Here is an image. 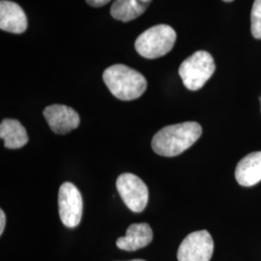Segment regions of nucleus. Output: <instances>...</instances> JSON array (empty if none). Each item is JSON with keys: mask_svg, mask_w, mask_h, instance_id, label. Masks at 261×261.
Masks as SVG:
<instances>
[{"mask_svg": "<svg viewBox=\"0 0 261 261\" xmlns=\"http://www.w3.org/2000/svg\"><path fill=\"white\" fill-rule=\"evenodd\" d=\"M251 30L255 39H261V0H254L251 14Z\"/></svg>", "mask_w": 261, "mask_h": 261, "instance_id": "4468645a", "label": "nucleus"}, {"mask_svg": "<svg viewBox=\"0 0 261 261\" xmlns=\"http://www.w3.org/2000/svg\"><path fill=\"white\" fill-rule=\"evenodd\" d=\"M152 0H115L111 8L113 19L128 22L139 18L149 7Z\"/></svg>", "mask_w": 261, "mask_h": 261, "instance_id": "f8f14e48", "label": "nucleus"}, {"mask_svg": "<svg viewBox=\"0 0 261 261\" xmlns=\"http://www.w3.org/2000/svg\"><path fill=\"white\" fill-rule=\"evenodd\" d=\"M153 239V231L148 224H130L126 235L116 241V246L123 251L134 252L148 246Z\"/></svg>", "mask_w": 261, "mask_h": 261, "instance_id": "9d476101", "label": "nucleus"}, {"mask_svg": "<svg viewBox=\"0 0 261 261\" xmlns=\"http://www.w3.org/2000/svg\"><path fill=\"white\" fill-rule=\"evenodd\" d=\"M83 196L79 189L70 182L63 183L58 193V209L62 224L73 228L77 226L83 217Z\"/></svg>", "mask_w": 261, "mask_h": 261, "instance_id": "423d86ee", "label": "nucleus"}, {"mask_svg": "<svg viewBox=\"0 0 261 261\" xmlns=\"http://www.w3.org/2000/svg\"><path fill=\"white\" fill-rule=\"evenodd\" d=\"M130 261H145V260H143V259H134V260H130Z\"/></svg>", "mask_w": 261, "mask_h": 261, "instance_id": "a211bd4d", "label": "nucleus"}, {"mask_svg": "<svg viewBox=\"0 0 261 261\" xmlns=\"http://www.w3.org/2000/svg\"><path fill=\"white\" fill-rule=\"evenodd\" d=\"M44 116L49 128L57 135H66L80 125V115L70 107L64 105H51L44 111Z\"/></svg>", "mask_w": 261, "mask_h": 261, "instance_id": "6e6552de", "label": "nucleus"}, {"mask_svg": "<svg viewBox=\"0 0 261 261\" xmlns=\"http://www.w3.org/2000/svg\"><path fill=\"white\" fill-rule=\"evenodd\" d=\"M0 138L9 149H19L28 142V132L16 119H4L0 124Z\"/></svg>", "mask_w": 261, "mask_h": 261, "instance_id": "ddd939ff", "label": "nucleus"}, {"mask_svg": "<svg viewBox=\"0 0 261 261\" xmlns=\"http://www.w3.org/2000/svg\"><path fill=\"white\" fill-rule=\"evenodd\" d=\"M214 252V242L207 230L189 234L179 246L178 261H210Z\"/></svg>", "mask_w": 261, "mask_h": 261, "instance_id": "0eeeda50", "label": "nucleus"}, {"mask_svg": "<svg viewBox=\"0 0 261 261\" xmlns=\"http://www.w3.org/2000/svg\"><path fill=\"white\" fill-rule=\"evenodd\" d=\"M224 2H232L233 0H224Z\"/></svg>", "mask_w": 261, "mask_h": 261, "instance_id": "f3484780", "label": "nucleus"}, {"mask_svg": "<svg viewBox=\"0 0 261 261\" xmlns=\"http://www.w3.org/2000/svg\"><path fill=\"white\" fill-rule=\"evenodd\" d=\"M260 102H261V98H260Z\"/></svg>", "mask_w": 261, "mask_h": 261, "instance_id": "6ab92c4d", "label": "nucleus"}, {"mask_svg": "<svg viewBox=\"0 0 261 261\" xmlns=\"http://www.w3.org/2000/svg\"><path fill=\"white\" fill-rule=\"evenodd\" d=\"M116 188L122 200L133 212H142L148 202V188L139 176L123 173L116 181Z\"/></svg>", "mask_w": 261, "mask_h": 261, "instance_id": "39448f33", "label": "nucleus"}, {"mask_svg": "<svg viewBox=\"0 0 261 261\" xmlns=\"http://www.w3.org/2000/svg\"><path fill=\"white\" fill-rule=\"evenodd\" d=\"M216 69L214 58L204 51H196L185 59L179 68V75L187 88L191 91L199 90L213 75Z\"/></svg>", "mask_w": 261, "mask_h": 261, "instance_id": "20e7f679", "label": "nucleus"}, {"mask_svg": "<svg viewBox=\"0 0 261 261\" xmlns=\"http://www.w3.org/2000/svg\"><path fill=\"white\" fill-rule=\"evenodd\" d=\"M235 178L243 187H252L261 181V151L252 152L237 164Z\"/></svg>", "mask_w": 261, "mask_h": 261, "instance_id": "9b49d317", "label": "nucleus"}, {"mask_svg": "<svg viewBox=\"0 0 261 261\" xmlns=\"http://www.w3.org/2000/svg\"><path fill=\"white\" fill-rule=\"evenodd\" d=\"M5 224H6V216L4 211L1 209L0 210V235L3 234L4 228H5Z\"/></svg>", "mask_w": 261, "mask_h": 261, "instance_id": "dca6fc26", "label": "nucleus"}, {"mask_svg": "<svg viewBox=\"0 0 261 261\" xmlns=\"http://www.w3.org/2000/svg\"><path fill=\"white\" fill-rule=\"evenodd\" d=\"M103 80L112 95L121 101H133L146 90V79L140 72L123 64H115L105 70Z\"/></svg>", "mask_w": 261, "mask_h": 261, "instance_id": "f03ea898", "label": "nucleus"}, {"mask_svg": "<svg viewBox=\"0 0 261 261\" xmlns=\"http://www.w3.org/2000/svg\"><path fill=\"white\" fill-rule=\"evenodd\" d=\"M112 0H86L87 4L95 7V8H100L103 7L105 5H107L109 2H111Z\"/></svg>", "mask_w": 261, "mask_h": 261, "instance_id": "2eb2a0df", "label": "nucleus"}, {"mask_svg": "<svg viewBox=\"0 0 261 261\" xmlns=\"http://www.w3.org/2000/svg\"><path fill=\"white\" fill-rule=\"evenodd\" d=\"M28 28V18L19 4L9 1H0V29L14 34L23 33Z\"/></svg>", "mask_w": 261, "mask_h": 261, "instance_id": "1a4fd4ad", "label": "nucleus"}, {"mask_svg": "<svg viewBox=\"0 0 261 261\" xmlns=\"http://www.w3.org/2000/svg\"><path fill=\"white\" fill-rule=\"evenodd\" d=\"M202 134L196 122H184L169 125L159 130L152 140V148L163 157H175L189 149Z\"/></svg>", "mask_w": 261, "mask_h": 261, "instance_id": "f257e3e1", "label": "nucleus"}, {"mask_svg": "<svg viewBox=\"0 0 261 261\" xmlns=\"http://www.w3.org/2000/svg\"><path fill=\"white\" fill-rule=\"evenodd\" d=\"M176 32L168 24H158L145 30L137 39L135 47L140 56L155 59L168 54L174 47Z\"/></svg>", "mask_w": 261, "mask_h": 261, "instance_id": "7ed1b4c3", "label": "nucleus"}]
</instances>
